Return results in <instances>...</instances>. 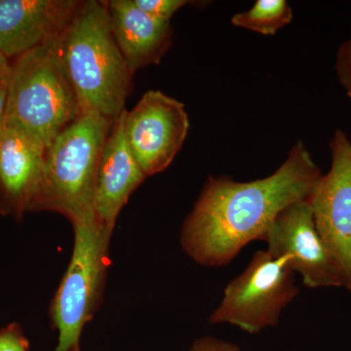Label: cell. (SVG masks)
I'll return each instance as SVG.
<instances>
[{
	"mask_svg": "<svg viewBox=\"0 0 351 351\" xmlns=\"http://www.w3.org/2000/svg\"><path fill=\"white\" fill-rule=\"evenodd\" d=\"M320 178L301 141L269 177L247 182L210 177L182 226V249L201 265H228L246 245L262 240L283 210L308 199Z\"/></svg>",
	"mask_w": 351,
	"mask_h": 351,
	"instance_id": "obj_1",
	"label": "cell"
},
{
	"mask_svg": "<svg viewBox=\"0 0 351 351\" xmlns=\"http://www.w3.org/2000/svg\"><path fill=\"white\" fill-rule=\"evenodd\" d=\"M58 51L80 114L117 119L125 110L133 75L113 36L108 1L82 2L58 38Z\"/></svg>",
	"mask_w": 351,
	"mask_h": 351,
	"instance_id": "obj_2",
	"label": "cell"
},
{
	"mask_svg": "<svg viewBox=\"0 0 351 351\" xmlns=\"http://www.w3.org/2000/svg\"><path fill=\"white\" fill-rule=\"evenodd\" d=\"M113 121L83 113L55 138L44 154L43 180L32 210L57 212L73 226L96 219L97 171Z\"/></svg>",
	"mask_w": 351,
	"mask_h": 351,
	"instance_id": "obj_3",
	"label": "cell"
},
{
	"mask_svg": "<svg viewBox=\"0 0 351 351\" xmlns=\"http://www.w3.org/2000/svg\"><path fill=\"white\" fill-rule=\"evenodd\" d=\"M58 38L11 64L3 125L24 131L45 149L80 115L58 51Z\"/></svg>",
	"mask_w": 351,
	"mask_h": 351,
	"instance_id": "obj_4",
	"label": "cell"
},
{
	"mask_svg": "<svg viewBox=\"0 0 351 351\" xmlns=\"http://www.w3.org/2000/svg\"><path fill=\"white\" fill-rule=\"evenodd\" d=\"M68 269L52 306V318L59 332L55 351H73L100 301L108 265L110 233L96 219L77 223Z\"/></svg>",
	"mask_w": 351,
	"mask_h": 351,
	"instance_id": "obj_5",
	"label": "cell"
},
{
	"mask_svg": "<svg viewBox=\"0 0 351 351\" xmlns=\"http://www.w3.org/2000/svg\"><path fill=\"white\" fill-rule=\"evenodd\" d=\"M299 292L289 258L258 251L244 271L228 284L210 323H226L257 334L276 327L283 309Z\"/></svg>",
	"mask_w": 351,
	"mask_h": 351,
	"instance_id": "obj_6",
	"label": "cell"
},
{
	"mask_svg": "<svg viewBox=\"0 0 351 351\" xmlns=\"http://www.w3.org/2000/svg\"><path fill=\"white\" fill-rule=\"evenodd\" d=\"M127 145L147 177L165 170L180 152L189 129L184 104L149 90L126 112Z\"/></svg>",
	"mask_w": 351,
	"mask_h": 351,
	"instance_id": "obj_7",
	"label": "cell"
},
{
	"mask_svg": "<svg viewBox=\"0 0 351 351\" xmlns=\"http://www.w3.org/2000/svg\"><path fill=\"white\" fill-rule=\"evenodd\" d=\"M332 166L308 198L316 228L351 291V143L341 130L331 142Z\"/></svg>",
	"mask_w": 351,
	"mask_h": 351,
	"instance_id": "obj_8",
	"label": "cell"
},
{
	"mask_svg": "<svg viewBox=\"0 0 351 351\" xmlns=\"http://www.w3.org/2000/svg\"><path fill=\"white\" fill-rule=\"evenodd\" d=\"M262 240L272 256L289 258L291 270L306 287H343L341 270L316 228L308 199L283 210Z\"/></svg>",
	"mask_w": 351,
	"mask_h": 351,
	"instance_id": "obj_9",
	"label": "cell"
},
{
	"mask_svg": "<svg viewBox=\"0 0 351 351\" xmlns=\"http://www.w3.org/2000/svg\"><path fill=\"white\" fill-rule=\"evenodd\" d=\"M75 0H0V54L17 58L63 34Z\"/></svg>",
	"mask_w": 351,
	"mask_h": 351,
	"instance_id": "obj_10",
	"label": "cell"
},
{
	"mask_svg": "<svg viewBox=\"0 0 351 351\" xmlns=\"http://www.w3.org/2000/svg\"><path fill=\"white\" fill-rule=\"evenodd\" d=\"M126 112L113 121L97 171L95 215L99 226L110 234L119 212L147 178L127 145Z\"/></svg>",
	"mask_w": 351,
	"mask_h": 351,
	"instance_id": "obj_11",
	"label": "cell"
},
{
	"mask_svg": "<svg viewBox=\"0 0 351 351\" xmlns=\"http://www.w3.org/2000/svg\"><path fill=\"white\" fill-rule=\"evenodd\" d=\"M45 147L13 126L3 125L0 137V200L9 213L32 209L43 180Z\"/></svg>",
	"mask_w": 351,
	"mask_h": 351,
	"instance_id": "obj_12",
	"label": "cell"
},
{
	"mask_svg": "<svg viewBox=\"0 0 351 351\" xmlns=\"http://www.w3.org/2000/svg\"><path fill=\"white\" fill-rule=\"evenodd\" d=\"M108 9L113 36L132 75L159 64L172 44L171 23L141 10L133 0L108 1Z\"/></svg>",
	"mask_w": 351,
	"mask_h": 351,
	"instance_id": "obj_13",
	"label": "cell"
},
{
	"mask_svg": "<svg viewBox=\"0 0 351 351\" xmlns=\"http://www.w3.org/2000/svg\"><path fill=\"white\" fill-rule=\"evenodd\" d=\"M292 19V8L285 0H257L250 10L235 14L232 23L263 36H274Z\"/></svg>",
	"mask_w": 351,
	"mask_h": 351,
	"instance_id": "obj_14",
	"label": "cell"
},
{
	"mask_svg": "<svg viewBox=\"0 0 351 351\" xmlns=\"http://www.w3.org/2000/svg\"><path fill=\"white\" fill-rule=\"evenodd\" d=\"M136 6L152 17L171 22L173 15L182 7L188 5L186 0H133Z\"/></svg>",
	"mask_w": 351,
	"mask_h": 351,
	"instance_id": "obj_15",
	"label": "cell"
},
{
	"mask_svg": "<svg viewBox=\"0 0 351 351\" xmlns=\"http://www.w3.org/2000/svg\"><path fill=\"white\" fill-rule=\"evenodd\" d=\"M0 351H29V343L18 325L0 330Z\"/></svg>",
	"mask_w": 351,
	"mask_h": 351,
	"instance_id": "obj_16",
	"label": "cell"
},
{
	"mask_svg": "<svg viewBox=\"0 0 351 351\" xmlns=\"http://www.w3.org/2000/svg\"><path fill=\"white\" fill-rule=\"evenodd\" d=\"M337 73L346 91L351 89V38L339 48L336 64Z\"/></svg>",
	"mask_w": 351,
	"mask_h": 351,
	"instance_id": "obj_17",
	"label": "cell"
},
{
	"mask_svg": "<svg viewBox=\"0 0 351 351\" xmlns=\"http://www.w3.org/2000/svg\"><path fill=\"white\" fill-rule=\"evenodd\" d=\"M191 351H241L234 343L212 337L197 339Z\"/></svg>",
	"mask_w": 351,
	"mask_h": 351,
	"instance_id": "obj_18",
	"label": "cell"
},
{
	"mask_svg": "<svg viewBox=\"0 0 351 351\" xmlns=\"http://www.w3.org/2000/svg\"><path fill=\"white\" fill-rule=\"evenodd\" d=\"M9 76L10 73L0 76V126L3 125L4 117H5Z\"/></svg>",
	"mask_w": 351,
	"mask_h": 351,
	"instance_id": "obj_19",
	"label": "cell"
},
{
	"mask_svg": "<svg viewBox=\"0 0 351 351\" xmlns=\"http://www.w3.org/2000/svg\"><path fill=\"white\" fill-rule=\"evenodd\" d=\"M10 71L11 64L9 63V60L0 54V76L9 75Z\"/></svg>",
	"mask_w": 351,
	"mask_h": 351,
	"instance_id": "obj_20",
	"label": "cell"
},
{
	"mask_svg": "<svg viewBox=\"0 0 351 351\" xmlns=\"http://www.w3.org/2000/svg\"><path fill=\"white\" fill-rule=\"evenodd\" d=\"M73 351H80V346H75V348H73Z\"/></svg>",
	"mask_w": 351,
	"mask_h": 351,
	"instance_id": "obj_21",
	"label": "cell"
},
{
	"mask_svg": "<svg viewBox=\"0 0 351 351\" xmlns=\"http://www.w3.org/2000/svg\"><path fill=\"white\" fill-rule=\"evenodd\" d=\"M348 96H350L351 98V89L348 90Z\"/></svg>",
	"mask_w": 351,
	"mask_h": 351,
	"instance_id": "obj_22",
	"label": "cell"
},
{
	"mask_svg": "<svg viewBox=\"0 0 351 351\" xmlns=\"http://www.w3.org/2000/svg\"><path fill=\"white\" fill-rule=\"evenodd\" d=\"M2 127H3V125L0 126V137H1Z\"/></svg>",
	"mask_w": 351,
	"mask_h": 351,
	"instance_id": "obj_23",
	"label": "cell"
}]
</instances>
